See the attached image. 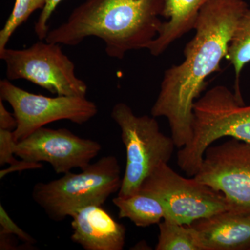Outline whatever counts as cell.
<instances>
[{
	"mask_svg": "<svg viewBox=\"0 0 250 250\" xmlns=\"http://www.w3.org/2000/svg\"><path fill=\"white\" fill-rule=\"evenodd\" d=\"M122 180L118 159L106 156L80 173L69 172L55 180L35 184L31 197L49 219L61 222L86 206L103 205L119 191Z\"/></svg>",
	"mask_w": 250,
	"mask_h": 250,
	"instance_id": "277c9868",
	"label": "cell"
},
{
	"mask_svg": "<svg viewBox=\"0 0 250 250\" xmlns=\"http://www.w3.org/2000/svg\"><path fill=\"white\" fill-rule=\"evenodd\" d=\"M163 11L164 0H86L45 41L76 46L93 36L104 41L108 57L122 59L148 49L160 31Z\"/></svg>",
	"mask_w": 250,
	"mask_h": 250,
	"instance_id": "7a4b0ae2",
	"label": "cell"
},
{
	"mask_svg": "<svg viewBox=\"0 0 250 250\" xmlns=\"http://www.w3.org/2000/svg\"><path fill=\"white\" fill-rule=\"evenodd\" d=\"M62 0H48L45 7L41 11L37 22H36L34 31L39 40L45 41L49 31L48 22L49 18Z\"/></svg>",
	"mask_w": 250,
	"mask_h": 250,
	"instance_id": "ffe728a7",
	"label": "cell"
},
{
	"mask_svg": "<svg viewBox=\"0 0 250 250\" xmlns=\"http://www.w3.org/2000/svg\"><path fill=\"white\" fill-rule=\"evenodd\" d=\"M223 137L250 142V106L240 101L228 87L218 85L194 104L192 139L177 153L181 170L195 177L206 150Z\"/></svg>",
	"mask_w": 250,
	"mask_h": 250,
	"instance_id": "3957f363",
	"label": "cell"
},
{
	"mask_svg": "<svg viewBox=\"0 0 250 250\" xmlns=\"http://www.w3.org/2000/svg\"><path fill=\"white\" fill-rule=\"evenodd\" d=\"M101 149L98 141L81 138L70 130L43 126L16 143L14 153L24 160L48 163L57 174H64L85 168Z\"/></svg>",
	"mask_w": 250,
	"mask_h": 250,
	"instance_id": "30bf717a",
	"label": "cell"
},
{
	"mask_svg": "<svg viewBox=\"0 0 250 250\" xmlns=\"http://www.w3.org/2000/svg\"><path fill=\"white\" fill-rule=\"evenodd\" d=\"M212 0H164L163 22L159 34L148 47L154 57H159L176 41L195 30L200 11Z\"/></svg>",
	"mask_w": 250,
	"mask_h": 250,
	"instance_id": "4fadbf2b",
	"label": "cell"
},
{
	"mask_svg": "<svg viewBox=\"0 0 250 250\" xmlns=\"http://www.w3.org/2000/svg\"><path fill=\"white\" fill-rule=\"evenodd\" d=\"M70 239L85 250H122L126 228L117 222L103 205L86 206L71 217Z\"/></svg>",
	"mask_w": 250,
	"mask_h": 250,
	"instance_id": "8fae6325",
	"label": "cell"
},
{
	"mask_svg": "<svg viewBox=\"0 0 250 250\" xmlns=\"http://www.w3.org/2000/svg\"><path fill=\"white\" fill-rule=\"evenodd\" d=\"M0 58L10 81L27 80L60 96H86V83L77 77L75 64L59 44L40 40L26 49L6 47Z\"/></svg>",
	"mask_w": 250,
	"mask_h": 250,
	"instance_id": "52a82bcc",
	"label": "cell"
},
{
	"mask_svg": "<svg viewBox=\"0 0 250 250\" xmlns=\"http://www.w3.org/2000/svg\"><path fill=\"white\" fill-rule=\"evenodd\" d=\"M47 1L48 0H16L9 17L0 31V51L6 48L16 29L25 22L34 11H42Z\"/></svg>",
	"mask_w": 250,
	"mask_h": 250,
	"instance_id": "e0dca14e",
	"label": "cell"
},
{
	"mask_svg": "<svg viewBox=\"0 0 250 250\" xmlns=\"http://www.w3.org/2000/svg\"><path fill=\"white\" fill-rule=\"evenodd\" d=\"M225 59L234 69L235 95L244 103L240 88V77L242 70L250 62V3L237 24Z\"/></svg>",
	"mask_w": 250,
	"mask_h": 250,
	"instance_id": "9a60e30c",
	"label": "cell"
},
{
	"mask_svg": "<svg viewBox=\"0 0 250 250\" xmlns=\"http://www.w3.org/2000/svg\"><path fill=\"white\" fill-rule=\"evenodd\" d=\"M0 227H1L0 231L14 235L26 244L33 246L36 243V240L32 236L24 231L15 223L1 204H0Z\"/></svg>",
	"mask_w": 250,
	"mask_h": 250,
	"instance_id": "ac0fdd59",
	"label": "cell"
},
{
	"mask_svg": "<svg viewBox=\"0 0 250 250\" xmlns=\"http://www.w3.org/2000/svg\"><path fill=\"white\" fill-rule=\"evenodd\" d=\"M248 5L245 0L210 1L200 11L195 36L184 49L183 62L164 72L151 114L167 120L176 147L181 149L190 143L194 104L205 90L207 78L220 71Z\"/></svg>",
	"mask_w": 250,
	"mask_h": 250,
	"instance_id": "6da1fadb",
	"label": "cell"
},
{
	"mask_svg": "<svg viewBox=\"0 0 250 250\" xmlns=\"http://www.w3.org/2000/svg\"><path fill=\"white\" fill-rule=\"evenodd\" d=\"M111 118L121 129L126 149V167L118 196H130L139 192L141 184L156 167L168 164L175 143L172 136L161 132L155 117L136 116L126 104L117 103Z\"/></svg>",
	"mask_w": 250,
	"mask_h": 250,
	"instance_id": "5b68a950",
	"label": "cell"
},
{
	"mask_svg": "<svg viewBox=\"0 0 250 250\" xmlns=\"http://www.w3.org/2000/svg\"><path fill=\"white\" fill-rule=\"evenodd\" d=\"M0 99L7 102L14 111L17 121V127L13 131L16 143L53 122L65 120L84 124L98 112L97 105L86 97L38 95L16 86L8 79L0 81Z\"/></svg>",
	"mask_w": 250,
	"mask_h": 250,
	"instance_id": "ba28073f",
	"label": "cell"
},
{
	"mask_svg": "<svg viewBox=\"0 0 250 250\" xmlns=\"http://www.w3.org/2000/svg\"><path fill=\"white\" fill-rule=\"evenodd\" d=\"M203 250H250V218L228 210L195 220Z\"/></svg>",
	"mask_w": 250,
	"mask_h": 250,
	"instance_id": "7c38bea8",
	"label": "cell"
},
{
	"mask_svg": "<svg viewBox=\"0 0 250 250\" xmlns=\"http://www.w3.org/2000/svg\"><path fill=\"white\" fill-rule=\"evenodd\" d=\"M158 225L159 233L156 250H203L198 235L191 225L166 219Z\"/></svg>",
	"mask_w": 250,
	"mask_h": 250,
	"instance_id": "2e32d148",
	"label": "cell"
},
{
	"mask_svg": "<svg viewBox=\"0 0 250 250\" xmlns=\"http://www.w3.org/2000/svg\"><path fill=\"white\" fill-rule=\"evenodd\" d=\"M112 201L118 208L120 218L129 219L139 228L158 225L166 217L162 204L155 197L143 192L127 197L117 196Z\"/></svg>",
	"mask_w": 250,
	"mask_h": 250,
	"instance_id": "5bb4252c",
	"label": "cell"
},
{
	"mask_svg": "<svg viewBox=\"0 0 250 250\" xmlns=\"http://www.w3.org/2000/svg\"><path fill=\"white\" fill-rule=\"evenodd\" d=\"M194 177L222 192L229 210L250 218V142L232 139L210 146Z\"/></svg>",
	"mask_w": 250,
	"mask_h": 250,
	"instance_id": "9c48e42d",
	"label": "cell"
},
{
	"mask_svg": "<svg viewBox=\"0 0 250 250\" xmlns=\"http://www.w3.org/2000/svg\"><path fill=\"white\" fill-rule=\"evenodd\" d=\"M16 143L13 131L0 129V166L11 165L18 161L14 156Z\"/></svg>",
	"mask_w": 250,
	"mask_h": 250,
	"instance_id": "d6986e66",
	"label": "cell"
},
{
	"mask_svg": "<svg viewBox=\"0 0 250 250\" xmlns=\"http://www.w3.org/2000/svg\"><path fill=\"white\" fill-rule=\"evenodd\" d=\"M17 127V121L14 113H11L0 99V129L14 131Z\"/></svg>",
	"mask_w": 250,
	"mask_h": 250,
	"instance_id": "7402d4cb",
	"label": "cell"
},
{
	"mask_svg": "<svg viewBox=\"0 0 250 250\" xmlns=\"http://www.w3.org/2000/svg\"><path fill=\"white\" fill-rule=\"evenodd\" d=\"M16 236L0 231V250H19Z\"/></svg>",
	"mask_w": 250,
	"mask_h": 250,
	"instance_id": "603a6c76",
	"label": "cell"
},
{
	"mask_svg": "<svg viewBox=\"0 0 250 250\" xmlns=\"http://www.w3.org/2000/svg\"><path fill=\"white\" fill-rule=\"evenodd\" d=\"M43 167L41 163L32 162L21 159L18 160L14 164H11L8 168L0 171V179H2L7 174L14 172H22L27 170H39Z\"/></svg>",
	"mask_w": 250,
	"mask_h": 250,
	"instance_id": "44dd1931",
	"label": "cell"
},
{
	"mask_svg": "<svg viewBox=\"0 0 250 250\" xmlns=\"http://www.w3.org/2000/svg\"><path fill=\"white\" fill-rule=\"evenodd\" d=\"M139 192L152 195L162 204L164 219L182 225H189L199 219L229 210L222 192L194 177H182L167 164L156 167L145 179Z\"/></svg>",
	"mask_w": 250,
	"mask_h": 250,
	"instance_id": "8992f818",
	"label": "cell"
}]
</instances>
